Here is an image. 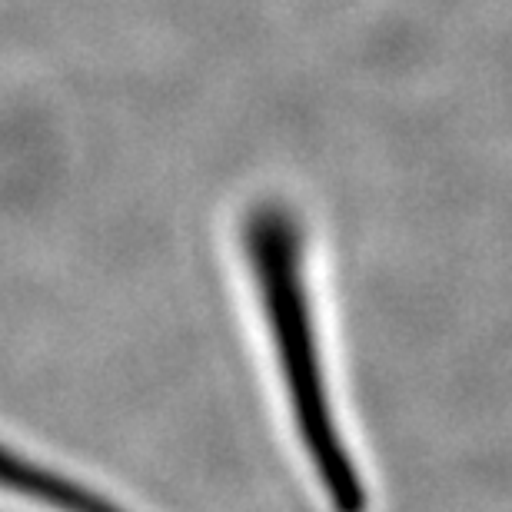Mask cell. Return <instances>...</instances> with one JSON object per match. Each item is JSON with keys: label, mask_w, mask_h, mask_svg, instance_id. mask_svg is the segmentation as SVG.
I'll return each mask as SVG.
<instances>
[{"label": "cell", "mask_w": 512, "mask_h": 512, "mask_svg": "<svg viewBox=\"0 0 512 512\" xmlns=\"http://www.w3.org/2000/svg\"><path fill=\"white\" fill-rule=\"evenodd\" d=\"M256 296L273 336L276 363L293 406L296 436L336 512H366V489L346 449L326 386L320 343L303 276V230L283 203H256L243 220Z\"/></svg>", "instance_id": "obj_1"}]
</instances>
